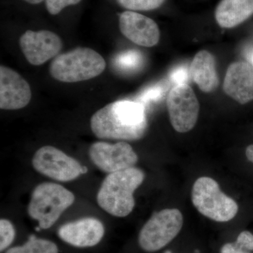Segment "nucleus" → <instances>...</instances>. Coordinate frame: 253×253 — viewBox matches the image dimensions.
Listing matches in <instances>:
<instances>
[{
    "instance_id": "f3484780",
    "label": "nucleus",
    "mask_w": 253,
    "mask_h": 253,
    "mask_svg": "<svg viewBox=\"0 0 253 253\" xmlns=\"http://www.w3.org/2000/svg\"><path fill=\"white\" fill-rule=\"evenodd\" d=\"M5 253H59V249L55 243L49 240L39 239L32 235L22 246L10 248Z\"/></svg>"
},
{
    "instance_id": "f8f14e48",
    "label": "nucleus",
    "mask_w": 253,
    "mask_h": 253,
    "mask_svg": "<svg viewBox=\"0 0 253 253\" xmlns=\"http://www.w3.org/2000/svg\"><path fill=\"white\" fill-rule=\"evenodd\" d=\"M31 98L28 82L11 68L0 66V109H23L28 106Z\"/></svg>"
},
{
    "instance_id": "7ed1b4c3",
    "label": "nucleus",
    "mask_w": 253,
    "mask_h": 253,
    "mask_svg": "<svg viewBox=\"0 0 253 253\" xmlns=\"http://www.w3.org/2000/svg\"><path fill=\"white\" fill-rule=\"evenodd\" d=\"M101 54L87 47H78L58 55L50 64L51 77L63 83L88 81L99 76L106 68Z\"/></svg>"
},
{
    "instance_id": "2eb2a0df",
    "label": "nucleus",
    "mask_w": 253,
    "mask_h": 253,
    "mask_svg": "<svg viewBox=\"0 0 253 253\" xmlns=\"http://www.w3.org/2000/svg\"><path fill=\"white\" fill-rule=\"evenodd\" d=\"M193 81L201 91L212 92L219 85V78L214 56L206 50L199 51L194 56L189 68Z\"/></svg>"
},
{
    "instance_id": "0eeeda50",
    "label": "nucleus",
    "mask_w": 253,
    "mask_h": 253,
    "mask_svg": "<svg viewBox=\"0 0 253 253\" xmlns=\"http://www.w3.org/2000/svg\"><path fill=\"white\" fill-rule=\"evenodd\" d=\"M32 165L37 172L62 182L75 180L87 171L77 160L52 146H44L36 151Z\"/></svg>"
},
{
    "instance_id": "39448f33",
    "label": "nucleus",
    "mask_w": 253,
    "mask_h": 253,
    "mask_svg": "<svg viewBox=\"0 0 253 253\" xmlns=\"http://www.w3.org/2000/svg\"><path fill=\"white\" fill-rule=\"evenodd\" d=\"M191 201L201 214L217 222L231 220L239 211L236 201L222 192L217 181L208 176L195 181Z\"/></svg>"
},
{
    "instance_id": "c85d7f7f",
    "label": "nucleus",
    "mask_w": 253,
    "mask_h": 253,
    "mask_svg": "<svg viewBox=\"0 0 253 253\" xmlns=\"http://www.w3.org/2000/svg\"><path fill=\"white\" fill-rule=\"evenodd\" d=\"M165 253H172L170 251H166V252H165Z\"/></svg>"
},
{
    "instance_id": "cd10ccee",
    "label": "nucleus",
    "mask_w": 253,
    "mask_h": 253,
    "mask_svg": "<svg viewBox=\"0 0 253 253\" xmlns=\"http://www.w3.org/2000/svg\"><path fill=\"white\" fill-rule=\"evenodd\" d=\"M25 1H27L29 4H40V3H41L42 1H44V0H25Z\"/></svg>"
},
{
    "instance_id": "f03ea898",
    "label": "nucleus",
    "mask_w": 253,
    "mask_h": 253,
    "mask_svg": "<svg viewBox=\"0 0 253 253\" xmlns=\"http://www.w3.org/2000/svg\"><path fill=\"white\" fill-rule=\"evenodd\" d=\"M145 173L137 168H130L110 173L98 191V205L111 215L125 217L135 206L134 194L144 182Z\"/></svg>"
},
{
    "instance_id": "ddd939ff",
    "label": "nucleus",
    "mask_w": 253,
    "mask_h": 253,
    "mask_svg": "<svg viewBox=\"0 0 253 253\" xmlns=\"http://www.w3.org/2000/svg\"><path fill=\"white\" fill-rule=\"evenodd\" d=\"M119 25L123 36L138 45L151 47L160 41L161 33L157 23L144 15L125 11L120 16Z\"/></svg>"
},
{
    "instance_id": "5701e85b",
    "label": "nucleus",
    "mask_w": 253,
    "mask_h": 253,
    "mask_svg": "<svg viewBox=\"0 0 253 253\" xmlns=\"http://www.w3.org/2000/svg\"><path fill=\"white\" fill-rule=\"evenodd\" d=\"M46 7L50 14H59L64 8L78 4L81 0H45Z\"/></svg>"
},
{
    "instance_id": "9d476101",
    "label": "nucleus",
    "mask_w": 253,
    "mask_h": 253,
    "mask_svg": "<svg viewBox=\"0 0 253 253\" xmlns=\"http://www.w3.org/2000/svg\"><path fill=\"white\" fill-rule=\"evenodd\" d=\"M21 51L28 62L41 66L57 56L63 47L61 38L49 31H27L19 40Z\"/></svg>"
},
{
    "instance_id": "dca6fc26",
    "label": "nucleus",
    "mask_w": 253,
    "mask_h": 253,
    "mask_svg": "<svg viewBox=\"0 0 253 253\" xmlns=\"http://www.w3.org/2000/svg\"><path fill=\"white\" fill-rule=\"evenodd\" d=\"M253 14V0H221L215 10V19L219 26L232 28Z\"/></svg>"
},
{
    "instance_id": "b1692460",
    "label": "nucleus",
    "mask_w": 253,
    "mask_h": 253,
    "mask_svg": "<svg viewBox=\"0 0 253 253\" xmlns=\"http://www.w3.org/2000/svg\"><path fill=\"white\" fill-rule=\"evenodd\" d=\"M236 244L246 251H253V234L248 231H244L240 233L235 241Z\"/></svg>"
},
{
    "instance_id": "f257e3e1",
    "label": "nucleus",
    "mask_w": 253,
    "mask_h": 253,
    "mask_svg": "<svg viewBox=\"0 0 253 253\" xmlns=\"http://www.w3.org/2000/svg\"><path fill=\"white\" fill-rule=\"evenodd\" d=\"M147 126L144 105L129 100L106 105L90 121L91 131L101 139L139 140L144 136Z\"/></svg>"
},
{
    "instance_id": "393cba45",
    "label": "nucleus",
    "mask_w": 253,
    "mask_h": 253,
    "mask_svg": "<svg viewBox=\"0 0 253 253\" xmlns=\"http://www.w3.org/2000/svg\"><path fill=\"white\" fill-rule=\"evenodd\" d=\"M220 253H251L240 247L234 243H226L223 245L220 249Z\"/></svg>"
},
{
    "instance_id": "a878e982",
    "label": "nucleus",
    "mask_w": 253,
    "mask_h": 253,
    "mask_svg": "<svg viewBox=\"0 0 253 253\" xmlns=\"http://www.w3.org/2000/svg\"><path fill=\"white\" fill-rule=\"evenodd\" d=\"M244 55L248 63L253 66V44H249L245 47Z\"/></svg>"
},
{
    "instance_id": "aec40b11",
    "label": "nucleus",
    "mask_w": 253,
    "mask_h": 253,
    "mask_svg": "<svg viewBox=\"0 0 253 253\" xmlns=\"http://www.w3.org/2000/svg\"><path fill=\"white\" fill-rule=\"evenodd\" d=\"M123 7L131 11H151L158 9L166 0H117Z\"/></svg>"
},
{
    "instance_id": "1a4fd4ad",
    "label": "nucleus",
    "mask_w": 253,
    "mask_h": 253,
    "mask_svg": "<svg viewBox=\"0 0 253 253\" xmlns=\"http://www.w3.org/2000/svg\"><path fill=\"white\" fill-rule=\"evenodd\" d=\"M89 156L100 170L109 174L134 167L139 160L135 151L126 141L116 144L95 142L89 147Z\"/></svg>"
},
{
    "instance_id": "6ab92c4d",
    "label": "nucleus",
    "mask_w": 253,
    "mask_h": 253,
    "mask_svg": "<svg viewBox=\"0 0 253 253\" xmlns=\"http://www.w3.org/2000/svg\"><path fill=\"white\" fill-rule=\"evenodd\" d=\"M168 84L164 83H158L157 84L149 86L141 91L138 96V101L142 104L155 102L162 99L166 94L168 89Z\"/></svg>"
},
{
    "instance_id": "4be33fe9",
    "label": "nucleus",
    "mask_w": 253,
    "mask_h": 253,
    "mask_svg": "<svg viewBox=\"0 0 253 253\" xmlns=\"http://www.w3.org/2000/svg\"><path fill=\"white\" fill-rule=\"evenodd\" d=\"M191 74L189 68L185 66H177L169 74V80L174 86L188 84Z\"/></svg>"
},
{
    "instance_id": "9b49d317",
    "label": "nucleus",
    "mask_w": 253,
    "mask_h": 253,
    "mask_svg": "<svg viewBox=\"0 0 253 253\" xmlns=\"http://www.w3.org/2000/svg\"><path fill=\"white\" fill-rule=\"evenodd\" d=\"M58 236L63 242L76 248L94 247L104 237L105 228L99 219L84 217L70 221L58 229Z\"/></svg>"
},
{
    "instance_id": "412c9836",
    "label": "nucleus",
    "mask_w": 253,
    "mask_h": 253,
    "mask_svg": "<svg viewBox=\"0 0 253 253\" xmlns=\"http://www.w3.org/2000/svg\"><path fill=\"white\" fill-rule=\"evenodd\" d=\"M16 231L12 223L6 219L0 220V251L3 252L12 244Z\"/></svg>"
},
{
    "instance_id": "a211bd4d",
    "label": "nucleus",
    "mask_w": 253,
    "mask_h": 253,
    "mask_svg": "<svg viewBox=\"0 0 253 253\" xmlns=\"http://www.w3.org/2000/svg\"><path fill=\"white\" fill-rule=\"evenodd\" d=\"M143 63V56L136 50H128L117 55L114 59V64L121 71L131 72L141 67Z\"/></svg>"
},
{
    "instance_id": "423d86ee",
    "label": "nucleus",
    "mask_w": 253,
    "mask_h": 253,
    "mask_svg": "<svg viewBox=\"0 0 253 253\" xmlns=\"http://www.w3.org/2000/svg\"><path fill=\"white\" fill-rule=\"evenodd\" d=\"M183 223L182 214L176 208L155 212L141 228L138 244L145 252H157L175 239L182 229Z\"/></svg>"
},
{
    "instance_id": "bb28decb",
    "label": "nucleus",
    "mask_w": 253,
    "mask_h": 253,
    "mask_svg": "<svg viewBox=\"0 0 253 253\" xmlns=\"http://www.w3.org/2000/svg\"><path fill=\"white\" fill-rule=\"evenodd\" d=\"M246 155L250 162L253 163V144L248 146L246 151Z\"/></svg>"
},
{
    "instance_id": "20e7f679",
    "label": "nucleus",
    "mask_w": 253,
    "mask_h": 253,
    "mask_svg": "<svg viewBox=\"0 0 253 253\" xmlns=\"http://www.w3.org/2000/svg\"><path fill=\"white\" fill-rule=\"evenodd\" d=\"M75 200V195L61 184L41 183L32 193L28 206V215L38 221L40 229H49L63 212L72 206Z\"/></svg>"
},
{
    "instance_id": "4468645a",
    "label": "nucleus",
    "mask_w": 253,
    "mask_h": 253,
    "mask_svg": "<svg viewBox=\"0 0 253 253\" xmlns=\"http://www.w3.org/2000/svg\"><path fill=\"white\" fill-rule=\"evenodd\" d=\"M223 89L224 92L241 104L253 100V71L245 61L231 63L226 71Z\"/></svg>"
},
{
    "instance_id": "6e6552de",
    "label": "nucleus",
    "mask_w": 253,
    "mask_h": 253,
    "mask_svg": "<svg viewBox=\"0 0 253 253\" xmlns=\"http://www.w3.org/2000/svg\"><path fill=\"white\" fill-rule=\"evenodd\" d=\"M171 124L176 131L186 133L196 126L199 118V100L189 84L173 86L167 98Z\"/></svg>"
}]
</instances>
